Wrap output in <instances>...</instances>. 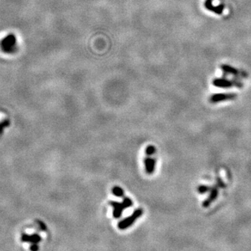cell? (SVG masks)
I'll list each match as a JSON object with an SVG mask.
<instances>
[{"label":"cell","mask_w":251,"mask_h":251,"mask_svg":"<svg viewBox=\"0 0 251 251\" xmlns=\"http://www.w3.org/2000/svg\"><path fill=\"white\" fill-rule=\"evenodd\" d=\"M50 236L51 231L48 224L35 218L21 226L16 234V241L25 251H41Z\"/></svg>","instance_id":"cell-1"},{"label":"cell","mask_w":251,"mask_h":251,"mask_svg":"<svg viewBox=\"0 0 251 251\" xmlns=\"http://www.w3.org/2000/svg\"><path fill=\"white\" fill-rule=\"evenodd\" d=\"M0 48L3 52L7 54H12L16 51L17 48V39L14 34H8L3 38L0 42Z\"/></svg>","instance_id":"cell-2"},{"label":"cell","mask_w":251,"mask_h":251,"mask_svg":"<svg viewBox=\"0 0 251 251\" xmlns=\"http://www.w3.org/2000/svg\"><path fill=\"white\" fill-rule=\"evenodd\" d=\"M110 205L114 206V217L115 218H119L121 215H122V213H123V209L132 206V201L129 198H125L122 203L116 202V201H110Z\"/></svg>","instance_id":"cell-3"},{"label":"cell","mask_w":251,"mask_h":251,"mask_svg":"<svg viewBox=\"0 0 251 251\" xmlns=\"http://www.w3.org/2000/svg\"><path fill=\"white\" fill-rule=\"evenodd\" d=\"M142 214H143V209H137L134 211L133 215H131V217L125 218L124 220L120 222L119 224H118V227H119L120 229L123 230V229H125L126 227H130L131 224H134V222L138 218L140 217L141 215H142Z\"/></svg>","instance_id":"cell-4"},{"label":"cell","mask_w":251,"mask_h":251,"mask_svg":"<svg viewBox=\"0 0 251 251\" xmlns=\"http://www.w3.org/2000/svg\"><path fill=\"white\" fill-rule=\"evenodd\" d=\"M235 96H236L233 95V94H215V95L210 96L209 102L215 104V103L224 101V100H232L233 98H235Z\"/></svg>","instance_id":"cell-5"},{"label":"cell","mask_w":251,"mask_h":251,"mask_svg":"<svg viewBox=\"0 0 251 251\" xmlns=\"http://www.w3.org/2000/svg\"><path fill=\"white\" fill-rule=\"evenodd\" d=\"M146 158L144 160V165H145V170L149 175H151L154 172L155 169V159L152 157V155H147Z\"/></svg>","instance_id":"cell-6"},{"label":"cell","mask_w":251,"mask_h":251,"mask_svg":"<svg viewBox=\"0 0 251 251\" xmlns=\"http://www.w3.org/2000/svg\"><path fill=\"white\" fill-rule=\"evenodd\" d=\"M213 84H214V86L217 87H232V85H234V82L227 80V79H224V78H215V80L213 81Z\"/></svg>","instance_id":"cell-7"},{"label":"cell","mask_w":251,"mask_h":251,"mask_svg":"<svg viewBox=\"0 0 251 251\" xmlns=\"http://www.w3.org/2000/svg\"><path fill=\"white\" fill-rule=\"evenodd\" d=\"M218 191L217 190V188H213L212 190H211V194H210V196H209V199L206 201V202H204L203 206H209L210 202H212L213 201L216 199V197H218Z\"/></svg>","instance_id":"cell-8"},{"label":"cell","mask_w":251,"mask_h":251,"mask_svg":"<svg viewBox=\"0 0 251 251\" xmlns=\"http://www.w3.org/2000/svg\"><path fill=\"white\" fill-rule=\"evenodd\" d=\"M9 125H10V121L9 120H5V121H3V122L0 123V135L3 134L4 129L9 126Z\"/></svg>","instance_id":"cell-9"},{"label":"cell","mask_w":251,"mask_h":251,"mask_svg":"<svg viewBox=\"0 0 251 251\" xmlns=\"http://www.w3.org/2000/svg\"><path fill=\"white\" fill-rule=\"evenodd\" d=\"M112 192L117 197H123V190L119 187H114Z\"/></svg>","instance_id":"cell-10"},{"label":"cell","mask_w":251,"mask_h":251,"mask_svg":"<svg viewBox=\"0 0 251 251\" xmlns=\"http://www.w3.org/2000/svg\"><path fill=\"white\" fill-rule=\"evenodd\" d=\"M147 155H153L156 153V148L152 145H149L147 147L146 150H145Z\"/></svg>","instance_id":"cell-11"},{"label":"cell","mask_w":251,"mask_h":251,"mask_svg":"<svg viewBox=\"0 0 251 251\" xmlns=\"http://www.w3.org/2000/svg\"><path fill=\"white\" fill-rule=\"evenodd\" d=\"M209 188L207 187V186H200L198 188V192H201V193H204V192H206L209 191Z\"/></svg>","instance_id":"cell-12"}]
</instances>
